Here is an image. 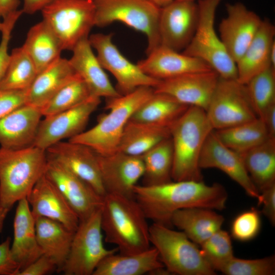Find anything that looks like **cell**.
I'll use <instances>...</instances> for the list:
<instances>
[{
	"instance_id": "cell-1",
	"label": "cell",
	"mask_w": 275,
	"mask_h": 275,
	"mask_svg": "<svg viewBox=\"0 0 275 275\" xmlns=\"http://www.w3.org/2000/svg\"><path fill=\"white\" fill-rule=\"evenodd\" d=\"M134 198L147 219L171 227L176 211L191 207L222 210L225 208L228 193L219 183L207 185L203 181H174L152 185H136Z\"/></svg>"
},
{
	"instance_id": "cell-2",
	"label": "cell",
	"mask_w": 275,
	"mask_h": 275,
	"mask_svg": "<svg viewBox=\"0 0 275 275\" xmlns=\"http://www.w3.org/2000/svg\"><path fill=\"white\" fill-rule=\"evenodd\" d=\"M147 218L134 198L106 194L101 207V225L105 241L119 253L132 254L150 247Z\"/></svg>"
},
{
	"instance_id": "cell-3",
	"label": "cell",
	"mask_w": 275,
	"mask_h": 275,
	"mask_svg": "<svg viewBox=\"0 0 275 275\" xmlns=\"http://www.w3.org/2000/svg\"><path fill=\"white\" fill-rule=\"evenodd\" d=\"M213 130L205 111L195 106H189L171 126L173 180L203 181L200 157L205 142Z\"/></svg>"
},
{
	"instance_id": "cell-4",
	"label": "cell",
	"mask_w": 275,
	"mask_h": 275,
	"mask_svg": "<svg viewBox=\"0 0 275 275\" xmlns=\"http://www.w3.org/2000/svg\"><path fill=\"white\" fill-rule=\"evenodd\" d=\"M46 150L34 146L16 150L0 148V209L9 211L26 198L44 174Z\"/></svg>"
},
{
	"instance_id": "cell-5",
	"label": "cell",
	"mask_w": 275,
	"mask_h": 275,
	"mask_svg": "<svg viewBox=\"0 0 275 275\" xmlns=\"http://www.w3.org/2000/svg\"><path fill=\"white\" fill-rule=\"evenodd\" d=\"M154 92V88L143 86L128 94L108 99L106 106L108 113L99 117L94 127L68 141L87 145L100 155L117 152L126 125Z\"/></svg>"
},
{
	"instance_id": "cell-6",
	"label": "cell",
	"mask_w": 275,
	"mask_h": 275,
	"mask_svg": "<svg viewBox=\"0 0 275 275\" xmlns=\"http://www.w3.org/2000/svg\"><path fill=\"white\" fill-rule=\"evenodd\" d=\"M149 239L161 262L171 274H215L197 244L183 232L153 223L149 226Z\"/></svg>"
},
{
	"instance_id": "cell-7",
	"label": "cell",
	"mask_w": 275,
	"mask_h": 275,
	"mask_svg": "<svg viewBox=\"0 0 275 275\" xmlns=\"http://www.w3.org/2000/svg\"><path fill=\"white\" fill-rule=\"evenodd\" d=\"M95 26L121 22L147 37V54L160 45L159 20L161 8L149 0H93Z\"/></svg>"
},
{
	"instance_id": "cell-8",
	"label": "cell",
	"mask_w": 275,
	"mask_h": 275,
	"mask_svg": "<svg viewBox=\"0 0 275 275\" xmlns=\"http://www.w3.org/2000/svg\"><path fill=\"white\" fill-rule=\"evenodd\" d=\"M222 0H199V20L194 36L183 53L207 63L226 79H237L235 62L226 51L214 28L216 9Z\"/></svg>"
},
{
	"instance_id": "cell-9",
	"label": "cell",
	"mask_w": 275,
	"mask_h": 275,
	"mask_svg": "<svg viewBox=\"0 0 275 275\" xmlns=\"http://www.w3.org/2000/svg\"><path fill=\"white\" fill-rule=\"evenodd\" d=\"M41 11L63 50L72 51L95 26L93 0H53Z\"/></svg>"
},
{
	"instance_id": "cell-10",
	"label": "cell",
	"mask_w": 275,
	"mask_h": 275,
	"mask_svg": "<svg viewBox=\"0 0 275 275\" xmlns=\"http://www.w3.org/2000/svg\"><path fill=\"white\" fill-rule=\"evenodd\" d=\"M101 207L79 221L68 256L60 271L64 274L93 275L105 257L118 252L117 248L108 249L104 246L101 225Z\"/></svg>"
},
{
	"instance_id": "cell-11",
	"label": "cell",
	"mask_w": 275,
	"mask_h": 275,
	"mask_svg": "<svg viewBox=\"0 0 275 275\" xmlns=\"http://www.w3.org/2000/svg\"><path fill=\"white\" fill-rule=\"evenodd\" d=\"M205 112L214 130L234 126L258 118L245 85L236 79L221 77Z\"/></svg>"
},
{
	"instance_id": "cell-12",
	"label": "cell",
	"mask_w": 275,
	"mask_h": 275,
	"mask_svg": "<svg viewBox=\"0 0 275 275\" xmlns=\"http://www.w3.org/2000/svg\"><path fill=\"white\" fill-rule=\"evenodd\" d=\"M112 33H96L89 36L92 48L97 52L98 60L104 69L115 78L116 88L121 95L128 94L138 88H155L160 80L145 74L137 64L128 60L112 41Z\"/></svg>"
},
{
	"instance_id": "cell-13",
	"label": "cell",
	"mask_w": 275,
	"mask_h": 275,
	"mask_svg": "<svg viewBox=\"0 0 275 275\" xmlns=\"http://www.w3.org/2000/svg\"><path fill=\"white\" fill-rule=\"evenodd\" d=\"M100 102V98L91 96L73 108L45 117L40 121L33 146L46 150L63 140L80 134Z\"/></svg>"
},
{
	"instance_id": "cell-14",
	"label": "cell",
	"mask_w": 275,
	"mask_h": 275,
	"mask_svg": "<svg viewBox=\"0 0 275 275\" xmlns=\"http://www.w3.org/2000/svg\"><path fill=\"white\" fill-rule=\"evenodd\" d=\"M199 7L195 1L173 0L161 8L159 20L160 45L180 52L195 33Z\"/></svg>"
},
{
	"instance_id": "cell-15",
	"label": "cell",
	"mask_w": 275,
	"mask_h": 275,
	"mask_svg": "<svg viewBox=\"0 0 275 275\" xmlns=\"http://www.w3.org/2000/svg\"><path fill=\"white\" fill-rule=\"evenodd\" d=\"M226 11L219 25L218 35L236 63L254 38L263 19L241 3L227 4Z\"/></svg>"
},
{
	"instance_id": "cell-16",
	"label": "cell",
	"mask_w": 275,
	"mask_h": 275,
	"mask_svg": "<svg viewBox=\"0 0 275 275\" xmlns=\"http://www.w3.org/2000/svg\"><path fill=\"white\" fill-rule=\"evenodd\" d=\"M45 176L82 221L99 209L103 197L85 181L58 162L47 159Z\"/></svg>"
},
{
	"instance_id": "cell-17",
	"label": "cell",
	"mask_w": 275,
	"mask_h": 275,
	"mask_svg": "<svg viewBox=\"0 0 275 275\" xmlns=\"http://www.w3.org/2000/svg\"><path fill=\"white\" fill-rule=\"evenodd\" d=\"M97 159L105 195L134 198V187L144 174L141 157L117 151L106 155L97 154Z\"/></svg>"
},
{
	"instance_id": "cell-18",
	"label": "cell",
	"mask_w": 275,
	"mask_h": 275,
	"mask_svg": "<svg viewBox=\"0 0 275 275\" xmlns=\"http://www.w3.org/2000/svg\"><path fill=\"white\" fill-rule=\"evenodd\" d=\"M47 159L54 160L85 181L100 196L105 192L97 153L82 144L60 141L46 150Z\"/></svg>"
},
{
	"instance_id": "cell-19",
	"label": "cell",
	"mask_w": 275,
	"mask_h": 275,
	"mask_svg": "<svg viewBox=\"0 0 275 275\" xmlns=\"http://www.w3.org/2000/svg\"><path fill=\"white\" fill-rule=\"evenodd\" d=\"M202 169H217L238 184L249 196L259 199L260 193L254 184L244 165L241 155L224 145L214 130L208 135L199 160Z\"/></svg>"
},
{
	"instance_id": "cell-20",
	"label": "cell",
	"mask_w": 275,
	"mask_h": 275,
	"mask_svg": "<svg viewBox=\"0 0 275 275\" xmlns=\"http://www.w3.org/2000/svg\"><path fill=\"white\" fill-rule=\"evenodd\" d=\"M219 78L213 70L194 72L160 80L154 89L155 92L168 94L183 104L206 111Z\"/></svg>"
},
{
	"instance_id": "cell-21",
	"label": "cell",
	"mask_w": 275,
	"mask_h": 275,
	"mask_svg": "<svg viewBox=\"0 0 275 275\" xmlns=\"http://www.w3.org/2000/svg\"><path fill=\"white\" fill-rule=\"evenodd\" d=\"M136 64L145 74L159 80L213 70L207 63L197 58L162 45L147 54L146 59L139 61Z\"/></svg>"
},
{
	"instance_id": "cell-22",
	"label": "cell",
	"mask_w": 275,
	"mask_h": 275,
	"mask_svg": "<svg viewBox=\"0 0 275 275\" xmlns=\"http://www.w3.org/2000/svg\"><path fill=\"white\" fill-rule=\"evenodd\" d=\"M35 219L43 217L56 221L74 231L79 218L45 174L41 176L26 198Z\"/></svg>"
},
{
	"instance_id": "cell-23",
	"label": "cell",
	"mask_w": 275,
	"mask_h": 275,
	"mask_svg": "<svg viewBox=\"0 0 275 275\" xmlns=\"http://www.w3.org/2000/svg\"><path fill=\"white\" fill-rule=\"evenodd\" d=\"M42 116L41 108L25 103L0 119L1 147L16 150L33 146Z\"/></svg>"
},
{
	"instance_id": "cell-24",
	"label": "cell",
	"mask_w": 275,
	"mask_h": 275,
	"mask_svg": "<svg viewBox=\"0 0 275 275\" xmlns=\"http://www.w3.org/2000/svg\"><path fill=\"white\" fill-rule=\"evenodd\" d=\"M72 51L73 54L69 60V63L85 82L91 95L107 99L121 95L94 53L89 37L80 41Z\"/></svg>"
},
{
	"instance_id": "cell-25",
	"label": "cell",
	"mask_w": 275,
	"mask_h": 275,
	"mask_svg": "<svg viewBox=\"0 0 275 275\" xmlns=\"http://www.w3.org/2000/svg\"><path fill=\"white\" fill-rule=\"evenodd\" d=\"M13 230L10 253L20 271L43 254L37 239L35 219L26 198L18 202Z\"/></svg>"
},
{
	"instance_id": "cell-26",
	"label": "cell",
	"mask_w": 275,
	"mask_h": 275,
	"mask_svg": "<svg viewBox=\"0 0 275 275\" xmlns=\"http://www.w3.org/2000/svg\"><path fill=\"white\" fill-rule=\"evenodd\" d=\"M274 37V25L268 19H263L254 38L235 63L236 79L239 82L245 84L255 75L272 66L270 53L275 45Z\"/></svg>"
},
{
	"instance_id": "cell-27",
	"label": "cell",
	"mask_w": 275,
	"mask_h": 275,
	"mask_svg": "<svg viewBox=\"0 0 275 275\" xmlns=\"http://www.w3.org/2000/svg\"><path fill=\"white\" fill-rule=\"evenodd\" d=\"M75 73L69 60L59 57L37 74L28 90L26 104L41 109Z\"/></svg>"
},
{
	"instance_id": "cell-28",
	"label": "cell",
	"mask_w": 275,
	"mask_h": 275,
	"mask_svg": "<svg viewBox=\"0 0 275 275\" xmlns=\"http://www.w3.org/2000/svg\"><path fill=\"white\" fill-rule=\"evenodd\" d=\"M224 216L215 210L191 207L179 210L173 213L171 225L183 232L197 245H201L214 233L221 229Z\"/></svg>"
},
{
	"instance_id": "cell-29",
	"label": "cell",
	"mask_w": 275,
	"mask_h": 275,
	"mask_svg": "<svg viewBox=\"0 0 275 275\" xmlns=\"http://www.w3.org/2000/svg\"><path fill=\"white\" fill-rule=\"evenodd\" d=\"M164 267L156 249L152 246L132 254L117 253L105 257L93 275H143Z\"/></svg>"
},
{
	"instance_id": "cell-30",
	"label": "cell",
	"mask_w": 275,
	"mask_h": 275,
	"mask_svg": "<svg viewBox=\"0 0 275 275\" xmlns=\"http://www.w3.org/2000/svg\"><path fill=\"white\" fill-rule=\"evenodd\" d=\"M35 228L38 243L43 254L55 263L60 272L68 256L74 231L61 223L49 218H35Z\"/></svg>"
},
{
	"instance_id": "cell-31",
	"label": "cell",
	"mask_w": 275,
	"mask_h": 275,
	"mask_svg": "<svg viewBox=\"0 0 275 275\" xmlns=\"http://www.w3.org/2000/svg\"><path fill=\"white\" fill-rule=\"evenodd\" d=\"M170 136L169 127L129 120L122 133L117 151L141 156Z\"/></svg>"
},
{
	"instance_id": "cell-32",
	"label": "cell",
	"mask_w": 275,
	"mask_h": 275,
	"mask_svg": "<svg viewBox=\"0 0 275 275\" xmlns=\"http://www.w3.org/2000/svg\"><path fill=\"white\" fill-rule=\"evenodd\" d=\"M189 106L168 94L154 91L130 120L170 128Z\"/></svg>"
},
{
	"instance_id": "cell-33",
	"label": "cell",
	"mask_w": 275,
	"mask_h": 275,
	"mask_svg": "<svg viewBox=\"0 0 275 275\" xmlns=\"http://www.w3.org/2000/svg\"><path fill=\"white\" fill-rule=\"evenodd\" d=\"M240 154L250 177L259 193L275 184V138H269Z\"/></svg>"
},
{
	"instance_id": "cell-34",
	"label": "cell",
	"mask_w": 275,
	"mask_h": 275,
	"mask_svg": "<svg viewBox=\"0 0 275 275\" xmlns=\"http://www.w3.org/2000/svg\"><path fill=\"white\" fill-rule=\"evenodd\" d=\"M22 46L38 73L60 57L63 50L57 37L43 20L30 28Z\"/></svg>"
},
{
	"instance_id": "cell-35",
	"label": "cell",
	"mask_w": 275,
	"mask_h": 275,
	"mask_svg": "<svg viewBox=\"0 0 275 275\" xmlns=\"http://www.w3.org/2000/svg\"><path fill=\"white\" fill-rule=\"evenodd\" d=\"M214 131L224 145L239 154L247 151L270 138L264 122L259 118L234 126Z\"/></svg>"
},
{
	"instance_id": "cell-36",
	"label": "cell",
	"mask_w": 275,
	"mask_h": 275,
	"mask_svg": "<svg viewBox=\"0 0 275 275\" xmlns=\"http://www.w3.org/2000/svg\"><path fill=\"white\" fill-rule=\"evenodd\" d=\"M144 164L143 185H152L172 180L173 149L171 136L141 156Z\"/></svg>"
},
{
	"instance_id": "cell-37",
	"label": "cell",
	"mask_w": 275,
	"mask_h": 275,
	"mask_svg": "<svg viewBox=\"0 0 275 275\" xmlns=\"http://www.w3.org/2000/svg\"><path fill=\"white\" fill-rule=\"evenodd\" d=\"M38 73L35 65L23 46L12 49L0 90H27Z\"/></svg>"
},
{
	"instance_id": "cell-38",
	"label": "cell",
	"mask_w": 275,
	"mask_h": 275,
	"mask_svg": "<svg viewBox=\"0 0 275 275\" xmlns=\"http://www.w3.org/2000/svg\"><path fill=\"white\" fill-rule=\"evenodd\" d=\"M91 95L83 79L76 73L41 108L43 116H51L73 108Z\"/></svg>"
},
{
	"instance_id": "cell-39",
	"label": "cell",
	"mask_w": 275,
	"mask_h": 275,
	"mask_svg": "<svg viewBox=\"0 0 275 275\" xmlns=\"http://www.w3.org/2000/svg\"><path fill=\"white\" fill-rule=\"evenodd\" d=\"M258 118L275 104V67L270 66L257 74L244 84Z\"/></svg>"
},
{
	"instance_id": "cell-40",
	"label": "cell",
	"mask_w": 275,
	"mask_h": 275,
	"mask_svg": "<svg viewBox=\"0 0 275 275\" xmlns=\"http://www.w3.org/2000/svg\"><path fill=\"white\" fill-rule=\"evenodd\" d=\"M200 245L203 256L215 271H220L234 257L231 236L222 229Z\"/></svg>"
},
{
	"instance_id": "cell-41",
	"label": "cell",
	"mask_w": 275,
	"mask_h": 275,
	"mask_svg": "<svg viewBox=\"0 0 275 275\" xmlns=\"http://www.w3.org/2000/svg\"><path fill=\"white\" fill-rule=\"evenodd\" d=\"M227 275H273L275 256L244 259L234 257L220 271Z\"/></svg>"
},
{
	"instance_id": "cell-42",
	"label": "cell",
	"mask_w": 275,
	"mask_h": 275,
	"mask_svg": "<svg viewBox=\"0 0 275 275\" xmlns=\"http://www.w3.org/2000/svg\"><path fill=\"white\" fill-rule=\"evenodd\" d=\"M261 226L260 212L254 208L243 211L233 219L231 235L239 241L245 242L255 238Z\"/></svg>"
},
{
	"instance_id": "cell-43",
	"label": "cell",
	"mask_w": 275,
	"mask_h": 275,
	"mask_svg": "<svg viewBox=\"0 0 275 275\" xmlns=\"http://www.w3.org/2000/svg\"><path fill=\"white\" fill-rule=\"evenodd\" d=\"M22 13L21 9L17 10L3 19L4 28L1 32L2 35L0 43V82L5 74L9 60L8 45L11 38V33Z\"/></svg>"
},
{
	"instance_id": "cell-44",
	"label": "cell",
	"mask_w": 275,
	"mask_h": 275,
	"mask_svg": "<svg viewBox=\"0 0 275 275\" xmlns=\"http://www.w3.org/2000/svg\"><path fill=\"white\" fill-rule=\"evenodd\" d=\"M28 90H0V119L26 103Z\"/></svg>"
},
{
	"instance_id": "cell-45",
	"label": "cell",
	"mask_w": 275,
	"mask_h": 275,
	"mask_svg": "<svg viewBox=\"0 0 275 275\" xmlns=\"http://www.w3.org/2000/svg\"><path fill=\"white\" fill-rule=\"evenodd\" d=\"M9 237L0 244V275H18L20 272L18 265L11 257Z\"/></svg>"
},
{
	"instance_id": "cell-46",
	"label": "cell",
	"mask_w": 275,
	"mask_h": 275,
	"mask_svg": "<svg viewBox=\"0 0 275 275\" xmlns=\"http://www.w3.org/2000/svg\"><path fill=\"white\" fill-rule=\"evenodd\" d=\"M258 205L262 206L261 213L272 225H275V184L260 193Z\"/></svg>"
},
{
	"instance_id": "cell-47",
	"label": "cell",
	"mask_w": 275,
	"mask_h": 275,
	"mask_svg": "<svg viewBox=\"0 0 275 275\" xmlns=\"http://www.w3.org/2000/svg\"><path fill=\"white\" fill-rule=\"evenodd\" d=\"M57 269V266L53 261L43 254L21 270L18 275H44Z\"/></svg>"
},
{
	"instance_id": "cell-48",
	"label": "cell",
	"mask_w": 275,
	"mask_h": 275,
	"mask_svg": "<svg viewBox=\"0 0 275 275\" xmlns=\"http://www.w3.org/2000/svg\"><path fill=\"white\" fill-rule=\"evenodd\" d=\"M260 119L264 122L269 136L275 138V104L268 107Z\"/></svg>"
},
{
	"instance_id": "cell-49",
	"label": "cell",
	"mask_w": 275,
	"mask_h": 275,
	"mask_svg": "<svg viewBox=\"0 0 275 275\" xmlns=\"http://www.w3.org/2000/svg\"><path fill=\"white\" fill-rule=\"evenodd\" d=\"M53 0H23V6L21 9L23 13L33 14L41 11L45 6Z\"/></svg>"
},
{
	"instance_id": "cell-50",
	"label": "cell",
	"mask_w": 275,
	"mask_h": 275,
	"mask_svg": "<svg viewBox=\"0 0 275 275\" xmlns=\"http://www.w3.org/2000/svg\"><path fill=\"white\" fill-rule=\"evenodd\" d=\"M20 0H0V18L3 19L11 13L17 11Z\"/></svg>"
},
{
	"instance_id": "cell-51",
	"label": "cell",
	"mask_w": 275,
	"mask_h": 275,
	"mask_svg": "<svg viewBox=\"0 0 275 275\" xmlns=\"http://www.w3.org/2000/svg\"><path fill=\"white\" fill-rule=\"evenodd\" d=\"M154 4L161 8L167 5L173 0H149Z\"/></svg>"
},
{
	"instance_id": "cell-52",
	"label": "cell",
	"mask_w": 275,
	"mask_h": 275,
	"mask_svg": "<svg viewBox=\"0 0 275 275\" xmlns=\"http://www.w3.org/2000/svg\"><path fill=\"white\" fill-rule=\"evenodd\" d=\"M8 212L6 210L0 209V233L3 231L4 221Z\"/></svg>"
},
{
	"instance_id": "cell-53",
	"label": "cell",
	"mask_w": 275,
	"mask_h": 275,
	"mask_svg": "<svg viewBox=\"0 0 275 275\" xmlns=\"http://www.w3.org/2000/svg\"><path fill=\"white\" fill-rule=\"evenodd\" d=\"M4 28V23L3 22H0V32H2Z\"/></svg>"
},
{
	"instance_id": "cell-54",
	"label": "cell",
	"mask_w": 275,
	"mask_h": 275,
	"mask_svg": "<svg viewBox=\"0 0 275 275\" xmlns=\"http://www.w3.org/2000/svg\"><path fill=\"white\" fill-rule=\"evenodd\" d=\"M189 1H195V0H189Z\"/></svg>"
}]
</instances>
